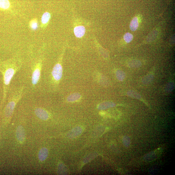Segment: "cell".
I'll return each mask as SVG.
<instances>
[{
    "mask_svg": "<svg viewBox=\"0 0 175 175\" xmlns=\"http://www.w3.org/2000/svg\"><path fill=\"white\" fill-rule=\"evenodd\" d=\"M20 67V63L15 59L3 62L0 65V72L3 77V102L6 99L10 81Z\"/></svg>",
    "mask_w": 175,
    "mask_h": 175,
    "instance_id": "1",
    "label": "cell"
},
{
    "mask_svg": "<svg viewBox=\"0 0 175 175\" xmlns=\"http://www.w3.org/2000/svg\"><path fill=\"white\" fill-rule=\"evenodd\" d=\"M24 90L23 86L18 88L10 96L4 111V117L6 120H9L12 117L15 107L23 96Z\"/></svg>",
    "mask_w": 175,
    "mask_h": 175,
    "instance_id": "2",
    "label": "cell"
},
{
    "mask_svg": "<svg viewBox=\"0 0 175 175\" xmlns=\"http://www.w3.org/2000/svg\"><path fill=\"white\" fill-rule=\"evenodd\" d=\"M42 66V61L40 60L33 68L32 76V83L33 85H36L40 80Z\"/></svg>",
    "mask_w": 175,
    "mask_h": 175,
    "instance_id": "3",
    "label": "cell"
},
{
    "mask_svg": "<svg viewBox=\"0 0 175 175\" xmlns=\"http://www.w3.org/2000/svg\"><path fill=\"white\" fill-rule=\"evenodd\" d=\"M14 6L13 0H0V10L3 12H11Z\"/></svg>",
    "mask_w": 175,
    "mask_h": 175,
    "instance_id": "4",
    "label": "cell"
},
{
    "mask_svg": "<svg viewBox=\"0 0 175 175\" xmlns=\"http://www.w3.org/2000/svg\"><path fill=\"white\" fill-rule=\"evenodd\" d=\"M62 66L60 64L58 63L55 66L52 73L55 80L58 81L61 80L62 76Z\"/></svg>",
    "mask_w": 175,
    "mask_h": 175,
    "instance_id": "5",
    "label": "cell"
},
{
    "mask_svg": "<svg viewBox=\"0 0 175 175\" xmlns=\"http://www.w3.org/2000/svg\"><path fill=\"white\" fill-rule=\"evenodd\" d=\"M16 137L18 140L21 143H23L25 139V130L23 126H18L16 132Z\"/></svg>",
    "mask_w": 175,
    "mask_h": 175,
    "instance_id": "6",
    "label": "cell"
},
{
    "mask_svg": "<svg viewBox=\"0 0 175 175\" xmlns=\"http://www.w3.org/2000/svg\"><path fill=\"white\" fill-rule=\"evenodd\" d=\"M36 116L44 120H47L49 117V115L47 111L41 108H37L35 110Z\"/></svg>",
    "mask_w": 175,
    "mask_h": 175,
    "instance_id": "7",
    "label": "cell"
},
{
    "mask_svg": "<svg viewBox=\"0 0 175 175\" xmlns=\"http://www.w3.org/2000/svg\"><path fill=\"white\" fill-rule=\"evenodd\" d=\"M74 34L77 38H81L85 34L86 30L83 26H79L74 29Z\"/></svg>",
    "mask_w": 175,
    "mask_h": 175,
    "instance_id": "8",
    "label": "cell"
},
{
    "mask_svg": "<svg viewBox=\"0 0 175 175\" xmlns=\"http://www.w3.org/2000/svg\"><path fill=\"white\" fill-rule=\"evenodd\" d=\"M83 131V129L80 126L74 128L69 132L68 136L70 138L75 137L80 134Z\"/></svg>",
    "mask_w": 175,
    "mask_h": 175,
    "instance_id": "9",
    "label": "cell"
},
{
    "mask_svg": "<svg viewBox=\"0 0 175 175\" xmlns=\"http://www.w3.org/2000/svg\"><path fill=\"white\" fill-rule=\"evenodd\" d=\"M48 151L46 148L41 149L38 154V158L40 161L43 162L47 159L48 155Z\"/></svg>",
    "mask_w": 175,
    "mask_h": 175,
    "instance_id": "10",
    "label": "cell"
},
{
    "mask_svg": "<svg viewBox=\"0 0 175 175\" xmlns=\"http://www.w3.org/2000/svg\"><path fill=\"white\" fill-rule=\"evenodd\" d=\"M51 18L50 14L48 12L44 13L41 19V27H45Z\"/></svg>",
    "mask_w": 175,
    "mask_h": 175,
    "instance_id": "11",
    "label": "cell"
},
{
    "mask_svg": "<svg viewBox=\"0 0 175 175\" xmlns=\"http://www.w3.org/2000/svg\"><path fill=\"white\" fill-rule=\"evenodd\" d=\"M139 27V22L137 17L134 18L130 24V28L132 31L137 30Z\"/></svg>",
    "mask_w": 175,
    "mask_h": 175,
    "instance_id": "12",
    "label": "cell"
},
{
    "mask_svg": "<svg viewBox=\"0 0 175 175\" xmlns=\"http://www.w3.org/2000/svg\"><path fill=\"white\" fill-rule=\"evenodd\" d=\"M30 27L33 30H35L38 27V21L36 18H33L29 23Z\"/></svg>",
    "mask_w": 175,
    "mask_h": 175,
    "instance_id": "13",
    "label": "cell"
},
{
    "mask_svg": "<svg viewBox=\"0 0 175 175\" xmlns=\"http://www.w3.org/2000/svg\"><path fill=\"white\" fill-rule=\"evenodd\" d=\"M127 95L130 97L137 99H140L141 95L137 92L134 91H129L127 93Z\"/></svg>",
    "mask_w": 175,
    "mask_h": 175,
    "instance_id": "14",
    "label": "cell"
},
{
    "mask_svg": "<svg viewBox=\"0 0 175 175\" xmlns=\"http://www.w3.org/2000/svg\"><path fill=\"white\" fill-rule=\"evenodd\" d=\"M116 76L118 80L122 81L125 79L126 74L124 72L121 70H119L116 72Z\"/></svg>",
    "mask_w": 175,
    "mask_h": 175,
    "instance_id": "15",
    "label": "cell"
},
{
    "mask_svg": "<svg viewBox=\"0 0 175 175\" xmlns=\"http://www.w3.org/2000/svg\"><path fill=\"white\" fill-rule=\"evenodd\" d=\"M128 65L131 68H138L141 66V63L139 61H133L129 63Z\"/></svg>",
    "mask_w": 175,
    "mask_h": 175,
    "instance_id": "16",
    "label": "cell"
},
{
    "mask_svg": "<svg viewBox=\"0 0 175 175\" xmlns=\"http://www.w3.org/2000/svg\"><path fill=\"white\" fill-rule=\"evenodd\" d=\"M124 39L126 42L129 43L131 42L133 39V36L129 32L126 33L124 36Z\"/></svg>",
    "mask_w": 175,
    "mask_h": 175,
    "instance_id": "17",
    "label": "cell"
},
{
    "mask_svg": "<svg viewBox=\"0 0 175 175\" xmlns=\"http://www.w3.org/2000/svg\"><path fill=\"white\" fill-rule=\"evenodd\" d=\"M154 76L152 74L148 75L144 78L143 81L145 83H148L153 80Z\"/></svg>",
    "mask_w": 175,
    "mask_h": 175,
    "instance_id": "18",
    "label": "cell"
},
{
    "mask_svg": "<svg viewBox=\"0 0 175 175\" xmlns=\"http://www.w3.org/2000/svg\"><path fill=\"white\" fill-rule=\"evenodd\" d=\"M174 83H171L167 85L166 87V91L171 92L172 91L174 88Z\"/></svg>",
    "mask_w": 175,
    "mask_h": 175,
    "instance_id": "19",
    "label": "cell"
}]
</instances>
